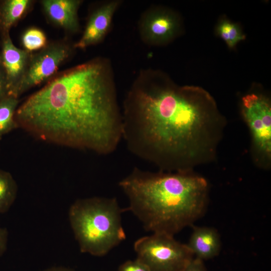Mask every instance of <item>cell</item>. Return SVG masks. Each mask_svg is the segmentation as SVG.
<instances>
[{"label": "cell", "instance_id": "cell-17", "mask_svg": "<svg viewBox=\"0 0 271 271\" xmlns=\"http://www.w3.org/2000/svg\"><path fill=\"white\" fill-rule=\"evenodd\" d=\"M217 32L230 48H233L238 42L245 38L236 24L226 20L219 24L217 27Z\"/></svg>", "mask_w": 271, "mask_h": 271}, {"label": "cell", "instance_id": "cell-2", "mask_svg": "<svg viewBox=\"0 0 271 271\" xmlns=\"http://www.w3.org/2000/svg\"><path fill=\"white\" fill-rule=\"evenodd\" d=\"M138 79L124 101L122 139L137 157L169 172H190L212 151L217 117L189 88Z\"/></svg>", "mask_w": 271, "mask_h": 271}, {"label": "cell", "instance_id": "cell-1", "mask_svg": "<svg viewBox=\"0 0 271 271\" xmlns=\"http://www.w3.org/2000/svg\"><path fill=\"white\" fill-rule=\"evenodd\" d=\"M15 120L41 141L112 153L122 139V118L107 62L96 59L59 75L19 105Z\"/></svg>", "mask_w": 271, "mask_h": 271}, {"label": "cell", "instance_id": "cell-7", "mask_svg": "<svg viewBox=\"0 0 271 271\" xmlns=\"http://www.w3.org/2000/svg\"><path fill=\"white\" fill-rule=\"evenodd\" d=\"M242 114L249 127L257 154L268 161L271 156V107L261 95L250 94L242 99Z\"/></svg>", "mask_w": 271, "mask_h": 271}, {"label": "cell", "instance_id": "cell-12", "mask_svg": "<svg viewBox=\"0 0 271 271\" xmlns=\"http://www.w3.org/2000/svg\"><path fill=\"white\" fill-rule=\"evenodd\" d=\"M186 245L194 257L203 261L218 256L221 249L218 232L207 226H194Z\"/></svg>", "mask_w": 271, "mask_h": 271}, {"label": "cell", "instance_id": "cell-5", "mask_svg": "<svg viewBox=\"0 0 271 271\" xmlns=\"http://www.w3.org/2000/svg\"><path fill=\"white\" fill-rule=\"evenodd\" d=\"M133 248L137 259L150 271H181L194 257L186 244L164 233L142 237Z\"/></svg>", "mask_w": 271, "mask_h": 271}, {"label": "cell", "instance_id": "cell-10", "mask_svg": "<svg viewBox=\"0 0 271 271\" xmlns=\"http://www.w3.org/2000/svg\"><path fill=\"white\" fill-rule=\"evenodd\" d=\"M119 1L106 3L96 9L90 15L82 37L73 47L85 49L101 41L108 31Z\"/></svg>", "mask_w": 271, "mask_h": 271}, {"label": "cell", "instance_id": "cell-3", "mask_svg": "<svg viewBox=\"0 0 271 271\" xmlns=\"http://www.w3.org/2000/svg\"><path fill=\"white\" fill-rule=\"evenodd\" d=\"M119 186L128 210L153 233L174 236L205 213L208 184L190 172H152L135 167Z\"/></svg>", "mask_w": 271, "mask_h": 271}, {"label": "cell", "instance_id": "cell-20", "mask_svg": "<svg viewBox=\"0 0 271 271\" xmlns=\"http://www.w3.org/2000/svg\"><path fill=\"white\" fill-rule=\"evenodd\" d=\"M8 96L5 74L0 62V101Z\"/></svg>", "mask_w": 271, "mask_h": 271}, {"label": "cell", "instance_id": "cell-22", "mask_svg": "<svg viewBox=\"0 0 271 271\" xmlns=\"http://www.w3.org/2000/svg\"><path fill=\"white\" fill-rule=\"evenodd\" d=\"M43 271H75L71 268L64 266H53L46 268Z\"/></svg>", "mask_w": 271, "mask_h": 271}, {"label": "cell", "instance_id": "cell-21", "mask_svg": "<svg viewBox=\"0 0 271 271\" xmlns=\"http://www.w3.org/2000/svg\"><path fill=\"white\" fill-rule=\"evenodd\" d=\"M8 232L6 228L0 227V256L6 251L7 247Z\"/></svg>", "mask_w": 271, "mask_h": 271}, {"label": "cell", "instance_id": "cell-16", "mask_svg": "<svg viewBox=\"0 0 271 271\" xmlns=\"http://www.w3.org/2000/svg\"><path fill=\"white\" fill-rule=\"evenodd\" d=\"M21 43L24 50L31 53L40 50L48 44L45 33L36 27L30 28L24 32L21 37Z\"/></svg>", "mask_w": 271, "mask_h": 271}, {"label": "cell", "instance_id": "cell-13", "mask_svg": "<svg viewBox=\"0 0 271 271\" xmlns=\"http://www.w3.org/2000/svg\"><path fill=\"white\" fill-rule=\"evenodd\" d=\"M31 0L0 1V33H10L14 27L24 17L32 6Z\"/></svg>", "mask_w": 271, "mask_h": 271}, {"label": "cell", "instance_id": "cell-19", "mask_svg": "<svg viewBox=\"0 0 271 271\" xmlns=\"http://www.w3.org/2000/svg\"><path fill=\"white\" fill-rule=\"evenodd\" d=\"M181 271H207L204 261L194 257Z\"/></svg>", "mask_w": 271, "mask_h": 271}, {"label": "cell", "instance_id": "cell-9", "mask_svg": "<svg viewBox=\"0 0 271 271\" xmlns=\"http://www.w3.org/2000/svg\"><path fill=\"white\" fill-rule=\"evenodd\" d=\"M139 27L143 41L148 44L156 45L167 42L175 36L178 22L171 13L154 9L145 13Z\"/></svg>", "mask_w": 271, "mask_h": 271}, {"label": "cell", "instance_id": "cell-8", "mask_svg": "<svg viewBox=\"0 0 271 271\" xmlns=\"http://www.w3.org/2000/svg\"><path fill=\"white\" fill-rule=\"evenodd\" d=\"M1 35L0 62L6 78L8 95L12 96L25 73L32 53L17 47L10 33Z\"/></svg>", "mask_w": 271, "mask_h": 271}, {"label": "cell", "instance_id": "cell-14", "mask_svg": "<svg viewBox=\"0 0 271 271\" xmlns=\"http://www.w3.org/2000/svg\"><path fill=\"white\" fill-rule=\"evenodd\" d=\"M19 104V98L11 95H8L0 101V140L4 136L18 127L15 114Z\"/></svg>", "mask_w": 271, "mask_h": 271}, {"label": "cell", "instance_id": "cell-18", "mask_svg": "<svg viewBox=\"0 0 271 271\" xmlns=\"http://www.w3.org/2000/svg\"><path fill=\"white\" fill-rule=\"evenodd\" d=\"M118 271H150L148 267L138 259L128 260L122 263Z\"/></svg>", "mask_w": 271, "mask_h": 271}, {"label": "cell", "instance_id": "cell-15", "mask_svg": "<svg viewBox=\"0 0 271 271\" xmlns=\"http://www.w3.org/2000/svg\"><path fill=\"white\" fill-rule=\"evenodd\" d=\"M18 185L11 174L0 169V213L7 212L14 203Z\"/></svg>", "mask_w": 271, "mask_h": 271}, {"label": "cell", "instance_id": "cell-6", "mask_svg": "<svg viewBox=\"0 0 271 271\" xmlns=\"http://www.w3.org/2000/svg\"><path fill=\"white\" fill-rule=\"evenodd\" d=\"M72 47L65 42H53L36 53H31L25 73L13 95L23 93L54 75L72 53Z\"/></svg>", "mask_w": 271, "mask_h": 271}, {"label": "cell", "instance_id": "cell-11", "mask_svg": "<svg viewBox=\"0 0 271 271\" xmlns=\"http://www.w3.org/2000/svg\"><path fill=\"white\" fill-rule=\"evenodd\" d=\"M41 3L44 13L52 23L71 33L79 30L78 11L81 1L43 0Z\"/></svg>", "mask_w": 271, "mask_h": 271}, {"label": "cell", "instance_id": "cell-4", "mask_svg": "<svg viewBox=\"0 0 271 271\" xmlns=\"http://www.w3.org/2000/svg\"><path fill=\"white\" fill-rule=\"evenodd\" d=\"M120 207L115 198L79 199L70 206L68 217L79 249L96 256L107 254L126 238Z\"/></svg>", "mask_w": 271, "mask_h": 271}]
</instances>
